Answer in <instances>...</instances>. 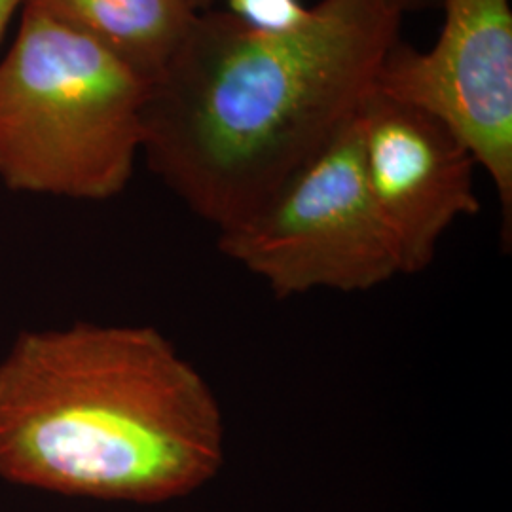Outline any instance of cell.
Returning a JSON list of instances; mask_svg holds the SVG:
<instances>
[{
  "label": "cell",
  "mask_w": 512,
  "mask_h": 512,
  "mask_svg": "<svg viewBox=\"0 0 512 512\" xmlns=\"http://www.w3.org/2000/svg\"><path fill=\"white\" fill-rule=\"evenodd\" d=\"M403 12L391 0H321L294 33L200 12L148 88L141 152L200 219L249 217L355 118Z\"/></svg>",
  "instance_id": "6da1fadb"
},
{
  "label": "cell",
  "mask_w": 512,
  "mask_h": 512,
  "mask_svg": "<svg viewBox=\"0 0 512 512\" xmlns=\"http://www.w3.org/2000/svg\"><path fill=\"white\" fill-rule=\"evenodd\" d=\"M226 458L217 393L160 330H27L0 359V478L99 501L160 505Z\"/></svg>",
  "instance_id": "7a4b0ae2"
},
{
  "label": "cell",
  "mask_w": 512,
  "mask_h": 512,
  "mask_svg": "<svg viewBox=\"0 0 512 512\" xmlns=\"http://www.w3.org/2000/svg\"><path fill=\"white\" fill-rule=\"evenodd\" d=\"M150 84L23 4L0 61V179L14 192L105 202L126 190Z\"/></svg>",
  "instance_id": "3957f363"
},
{
  "label": "cell",
  "mask_w": 512,
  "mask_h": 512,
  "mask_svg": "<svg viewBox=\"0 0 512 512\" xmlns=\"http://www.w3.org/2000/svg\"><path fill=\"white\" fill-rule=\"evenodd\" d=\"M219 251L275 298L368 293L403 266L366 184L359 118L249 217L219 230Z\"/></svg>",
  "instance_id": "277c9868"
},
{
  "label": "cell",
  "mask_w": 512,
  "mask_h": 512,
  "mask_svg": "<svg viewBox=\"0 0 512 512\" xmlns=\"http://www.w3.org/2000/svg\"><path fill=\"white\" fill-rule=\"evenodd\" d=\"M444 21L429 50L397 40L374 90L435 116L492 179L501 239L512 236V10L509 0H440Z\"/></svg>",
  "instance_id": "5b68a950"
},
{
  "label": "cell",
  "mask_w": 512,
  "mask_h": 512,
  "mask_svg": "<svg viewBox=\"0 0 512 512\" xmlns=\"http://www.w3.org/2000/svg\"><path fill=\"white\" fill-rule=\"evenodd\" d=\"M366 184L399 251L403 275L425 272L440 239L475 217V158L423 110L372 90L359 112Z\"/></svg>",
  "instance_id": "8992f818"
},
{
  "label": "cell",
  "mask_w": 512,
  "mask_h": 512,
  "mask_svg": "<svg viewBox=\"0 0 512 512\" xmlns=\"http://www.w3.org/2000/svg\"><path fill=\"white\" fill-rule=\"evenodd\" d=\"M152 84L200 12L184 0H25Z\"/></svg>",
  "instance_id": "52a82bcc"
},
{
  "label": "cell",
  "mask_w": 512,
  "mask_h": 512,
  "mask_svg": "<svg viewBox=\"0 0 512 512\" xmlns=\"http://www.w3.org/2000/svg\"><path fill=\"white\" fill-rule=\"evenodd\" d=\"M226 12L247 29L264 35H287L313 19V6L302 0H226Z\"/></svg>",
  "instance_id": "ba28073f"
},
{
  "label": "cell",
  "mask_w": 512,
  "mask_h": 512,
  "mask_svg": "<svg viewBox=\"0 0 512 512\" xmlns=\"http://www.w3.org/2000/svg\"><path fill=\"white\" fill-rule=\"evenodd\" d=\"M23 4H25V0H0V42H2V38L6 35V29H8L10 21L14 18L16 10H18L19 6L23 8Z\"/></svg>",
  "instance_id": "9c48e42d"
},
{
  "label": "cell",
  "mask_w": 512,
  "mask_h": 512,
  "mask_svg": "<svg viewBox=\"0 0 512 512\" xmlns=\"http://www.w3.org/2000/svg\"><path fill=\"white\" fill-rule=\"evenodd\" d=\"M403 14L408 12H414V10H423V8H429V6H437L440 4V0H391Z\"/></svg>",
  "instance_id": "30bf717a"
},
{
  "label": "cell",
  "mask_w": 512,
  "mask_h": 512,
  "mask_svg": "<svg viewBox=\"0 0 512 512\" xmlns=\"http://www.w3.org/2000/svg\"><path fill=\"white\" fill-rule=\"evenodd\" d=\"M190 8H194L196 12H203V10H209V8H213V4H215V0H184Z\"/></svg>",
  "instance_id": "8fae6325"
}]
</instances>
